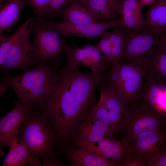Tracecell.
I'll return each mask as SVG.
<instances>
[{"mask_svg":"<svg viewBox=\"0 0 166 166\" xmlns=\"http://www.w3.org/2000/svg\"><path fill=\"white\" fill-rule=\"evenodd\" d=\"M89 93L88 84L81 77L59 74L39 111L51 124L59 142L69 141L76 125L88 115L83 107Z\"/></svg>","mask_w":166,"mask_h":166,"instance_id":"cell-1","label":"cell"},{"mask_svg":"<svg viewBox=\"0 0 166 166\" xmlns=\"http://www.w3.org/2000/svg\"><path fill=\"white\" fill-rule=\"evenodd\" d=\"M59 69L50 63L38 65L12 77L10 86L23 105L39 112L59 79Z\"/></svg>","mask_w":166,"mask_h":166,"instance_id":"cell-2","label":"cell"},{"mask_svg":"<svg viewBox=\"0 0 166 166\" xmlns=\"http://www.w3.org/2000/svg\"><path fill=\"white\" fill-rule=\"evenodd\" d=\"M18 142L24 144L30 154L42 159V166L57 158L58 144L53 128L46 117L34 111L21 126Z\"/></svg>","mask_w":166,"mask_h":166,"instance_id":"cell-3","label":"cell"},{"mask_svg":"<svg viewBox=\"0 0 166 166\" xmlns=\"http://www.w3.org/2000/svg\"><path fill=\"white\" fill-rule=\"evenodd\" d=\"M98 88L99 100L89 113L108 124L116 138L121 139L124 120L133 105L105 77L101 78Z\"/></svg>","mask_w":166,"mask_h":166,"instance_id":"cell-4","label":"cell"},{"mask_svg":"<svg viewBox=\"0 0 166 166\" xmlns=\"http://www.w3.org/2000/svg\"><path fill=\"white\" fill-rule=\"evenodd\" d=\"M31 46L38 65L53 64L59 68L62 56L70 47L55 29L40 21H34Z\"/></svg>","mask_w":166,"mask_h":166,"instance_id":"cell-5","label":"cell"},{"mask_svg":"<svg viewBox=\"0 0 166 166\" xmlns=\"http://www.w3.org/2000/svg\"><path fill=\"white\" fill-rule=\"evenodd\" d=\"M164 128H166V112L134 105L124 120L121 140L127 147L141 134Z\"/></svg>","mask_w":166,"mask_h":166,"instance_id":"cell-6","label":"cell"},{"mask_svg":"<svg viewBox=\"0 0 166 166\" xmlns=\"http://www.w3.org/2000/svg\"><path fill=\"white\" fill-rule=\"evenodd\" d=\"M106 76L127 100L133 105L136 103L147 75L144 63L117 62L112 64Z\"/></svg>","mask_w":166,"mask_h":166,"instance_id":"cell-7","label":"cell"},{"mask_svg":"<svg viewBox=\"0 0 166 166\" xmlns=\"http://www.w3.org/2000/svg\"><path fill=\"white\" fill-rule=\"evenodd\" d=\"M127 30L124 52L117 62L144 63L158 45L160 34L145 30L138 32Z\"/></svg>","mask_w":166,"mask_h":166,"instance_id":"cell-8","label":"cell"},{"mask_svg":"<svg viewBox=\"0 0 166 166\" xmlns=\"http://www.w3.org/2000/svg\"><path fill=\"white\" fill-rule=\"evenodd\" d=\"M106 138H117L108 124L89 113L76 125L68 144L78 148Z\"/></svg>","mask_w":166,"mask_h":166,"instance_id":"cell-9","label":"cell"},{"mask_svg":"<svg viewBox=\"0 0 166 166\" xmlns=\"http://www.w3.org/2000/svg\"><path fill=\"white\" fill-rule=\"evenodd\" d=\"M38 21L55 29L65 38L77 37L95 41L103 33L110 29L124 27L121 18L105 23L96 22L79 24H72L63 21L52 20H42Z\"/></svg>","mask_w":166,"mask_h":166,"instance_id":"cell-10","label":"cell"},{"mask_svg":"<svg viewBox=\"0 0 166 166\" xmlns=\"http://www.w3.org/2000/svg\"><path fill=\"white\" fill-rule=\"evenodd\" d=\"M166 140V128L144 132L127 145V154L143 159L148 166H153Z\"/></svg>","mask_w":166,"mask_h":166,"instance_id":"cell-11","label":"cell"},{"mask_svg":"<svg viewBox=\"0 0 166 166\" xmlns=\"http://www.w3.org/2000/svg\"><path fill=\"white\" fill-rule=\"evenodd\" d=\"M34 20V19L27 30L10 50L0 66L2 73H9L14 69L25 70L30 67L38 65L34 56L31 41Z\"/></svg>","mask_w":166,"mask_h":166,"instance_id":"cell-12","label":"cell"},{"mask_svg":"<svg viewBox=\"0 0 166 166\" xmlns=\"http://www.w3.org/2000/svg\"><path fill=\"white\" fill-rule=\"evenodd\" d=\"M14 107L0 120V151L2 157L4 153L3 148L9 147L18 142L20 128L27 118L35 111L28 108L19 100L13 101Z\"/></svg>","mask_w":166,"mask_h":166,"instance_id":"cell-13","label":"cell"},{"mask_svg":"<svg viewBox=\"0 0 166 166\" xmlns=\"http://www.w3.org/2000/svg\"><path fill=\"white\" fill-rule=\"evenodd\" d=\"M65 55L66 62L69 65L78 68L85 66L91 73L101 77L107 73L112 65L105 60L94 45L89 44L76 48L70 47Z\"/></svg>","mask_w":166,"mask_h":166,"instance_id":"cell-14","label":"cell"},{"mask_svg":"<svg viewBox=\"0 0 166 166\" xmlns=\"http://www.w3.org/2000/svg\"><path fill=\"white\" fill-rule=\"evenodd\" d=\"M58 154L69 162V166H115L117 164L87 149L74 147L69 144L59 146Z\"/></svg>","mask_w":166,"mask_h":166,"instance_id":"cell-15","label":"cell"},{"mask_svg":"<svg viewBox=\"0 0 166 166\" xmlns=\"http://www.w3.org/2000/svg\"><path fill=\"white\" fill-rule=\"evenodd\" d=\"M80 147L87 149L104 158L115 161L117 164L127 154V146L121 140H119L116 138H105L98 142Z\"/></svg>","mask_w":166,"mask_h":166,"instance_id":"cell-16","label":"cell"},{"mask_svg":"<svg viewBox=\"0 0 166 166\" xmlns=\"http://www.w3.org/2000/svg\"><path fill=\"white\" fill-rule=\"evenodd\" d=\"M92 14L98 23H105L115 20L119 14L120 0H79Z\"/></svg>","mask_w":166,"mask_h":166,"instance_id":"cell-17","label":"cell"},{"mask_svg":"<svg viewBox=\"0 0 166 166\" xmlns=\"http://www.w3.org/2000/svg\"><path fill=\"white\" fill-rule=\"evenodd\" d=\"M144 64L148 77L166 87V48L158 43Z\"/></svg>","mask_w":166,"mask_h":166,"instance_id":"cell-18","label":"cell"},{"mask_svg":"<svg viewBox=\"0 0 166 166\" xmlns=\"http://www.w3.org/2000/svg\"><path fill=\"white\" fill-rule=\"evenodd\" d=\"M25 6L23 0H6L0 5V34L12 31Z\"/></svg>","mask_w":166,"mask_h":166,"instance_id":"cell-19","label":"cell"},{"mask_svg":"<svg viewBox=\"0 0 166 166\" xmlns=\"http://www.w3.org/2000/svg\"><path fill=\"white\" fill-rule=\"evenodd\" d=\"M150 5L144 30L160 34L166 31V0H156Z\"/></svg>","mask_w":166,"mask_h":166,"instance_id":"cell-20","label":"cell"},{"mask_svg":"<svg viewBox=\"0 0 166 166\" xmlns=\"http://www.w3.org/2000/svg\"><path fill=\"white\" fill-rule=\"evenodd\" d=\"M42 166L40 160L29 153L26 146L18 142L10 147L9 151L3 160L2 166Z\"/></svg>","mask_w":166,"mask_h":166,"instance_id":"cell-21","label":"cell"},{"mask_svg":"<svg viewBox=\"0 0 166 166\" xmlns=\"http://www.w3.org/2000/svg\"><path fill=\"white\" fill-rule=\"evenodd\" d=\"M63 21L74 24L97 22L90 11L79 0L73 1L61 12L59 15Z\"/></svg>","mask_w":166,"mask_h":166,"instance_id":"cell-22","label":"cell"},{"mask_svg":"<svg viewBox=\"0 0 166 166\" xmlns=\"http://www.w3.org/2000/svg\"><path fill=\"white\" fill-rule=\"evenodd\" d=\"M105 33L110 40L111 48L110 61L112 64L118 62L123 54L126 43L127 30L124 27H117Z\"/></svg>","mask_w":166,"mask_h":166,"instance_id":"cell-23","label":"cell"},{"mask_svg":"<svg viewBox=\"0 0 166 166\" xmlns=\"http://www.w3.org/2000/svg\"><path fill=\"white\" fill-rule=\"evenodd\" d=\"M34 16L32 14L11 36L0 34V66L3 64L12 46L28 29L34 19Z\"/></svg>","mask_w":166,"mask_h":166,"instance_id":"cell-24","label":"cell"},{"mask_svg":"<svg viewBox=\"0 0 166 166\" xmlns=\"http://www.w3.org/2000/svg\"><path fill=\"white\" fill-rule=\"evenodd\" d=\"M124 27L128 30L138 32L144 30L145 19L142 14L132 13L121 15Z\"/></svg>","mask_w":166,"mask_h":166,"instance_id":"cell-25","label":"cell"},{"mask_svg":"<svg viewBox=\"0 0 166 166\" xmlns=\"http://www.w3.org/2000/svg\"><path fill=\"white\" fill-rule=\"evenodd\" d=\"M26 5L31 9L36 21L45 20L46 12L51 0H23Z\"/></svg>","mask_w":166,"mask_h":166,"instance_id":"cell-26","label":"cell"},{"mask_svg":"<svg viewBox=\"0 0 166 166\" xmlns=\"http://www.w3.org/2000/svg\"><path fill=\"white\" fill-rule=\"evenodd\" d=\"M143 7L140 0H120L119 14H142Z\"/></svg>","mask_w":166,"mask_h":166,"instance_id":"cell-27","label":"cell"},{"mask_svg":"<svg viewBox=\"0 0 166 166\" xmlns=\"http://www.w3.org/2000/svg\"><path fill=\"white\" fill-rule=\"evenodd\" d=\"M76 0H51L45 20L60 15L62 11L70 3Z\"/></svg>","mask_w":166,"mask_h":166,"instance_id":"cell-28","label":"cell"},{"mask_svg":"<svg viewBox=\"0 0 166 166\" xmlns=\"http://www.w3.org/2000/svg\"><path fill=\"white\" fill-rule=\"evenodd\" d=\"M117 166H148L145 161L139 156L127 154L126 156L118 162Z\"/></svg>","mask_w":166,"mask_h":166,"instance_id":"cell-29","label":"cell"},{"mask_svg":"<svg viewBox=\"0 0 166 166\" xmlns=\"http://www.w3.org/2000/svg\"><path fill=\"white\" fill-rule=\"evenodd\" d=\"M9 73H2L0 82V97L5 93L10 86L11 77Z\"/></svg>","mask_w":166,"mask_h":166,"instance_id":"cell-30","label":"cell"},{"mask_svg":"<svg viewBox=\"0 0 166 166\" xmlns=\"http://www.w3.org/2000/svg\"><path fill=\"white\" fill-rule=\"evenodd\" d=\"M153 166H166V140L163 143L160 154Z\"/></svg>","mask_w":166,"mask_h":166,"instance_id":"cell-31","label":"cell"},{"mask_svg":"<svg viewBox=\"0 0 166 166\" xmlns=\"http://www.w3.org/2000/svg\"><path fill=\"white\" fill-rule=\"evenodd\" d=\"M159 43L166 48V31L160 34Z\"/></svg>","mask_w":166,"mask_h":166,"instance_id":"cell-32","label":"cell"},{"mask_svg":"<svg viewBox=\"0 0 166 166\" xmlns=\"http://www.w3.org/2000/svg\"><path fill=\"white\" fill-rule=\"evenodd\" d=\"M156 0H140L143 7L151 5Z\"/></svg>","mask_w":166,"mask_h":166,"instance_id":"cell-33","label":"cell"},{"mask_svg":"<svg viewBox=\"0 0 166 166\" xmlns=\"http://www.w3.org/2000/svg\"><path fill=\"white\" fill-rule=\"evenodd\" d=\"M6 0H0V5L2 4Z\"/></svg>","mask_w":166,"mask_h":166,"instance_id":"cell-34","label":"cell"}]
</instances>
